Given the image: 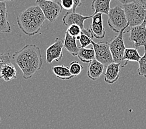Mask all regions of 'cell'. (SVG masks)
<instances>
[{"label": "cell", "mask_w": 146, "mask_h": 129, "mask_svg": "<svg viewBox=\"0 0 146 129\" xmlns=\"http://www.w3.org/2000/svg\"><path fill=\"white\" fill-rule=\"evenodd\" d=\"M13 60L23 73L25 79L31 78L42 67L40 48L35 44H27L13 55Z\"/></svg>", "instance_id": "obj_1"}, {"label": "cell", "mask_w": 146, "mask_h": 129, "mask_svg": "<svg viewBox=\"0 0 146 129\" xmlns=\"http://www.w3.org/2000/svg\"><path fill=\"white\" fill-rule=\"evenodd\" d=\"M76 40H77L76 37L70 36L66 31L64 40V47L74 57L77 55L80 49V47H78L76 44Z\"/></svg>", "instance_id": "obj_15"}, {"label": "cell", "mask_w": 146, "mask_h": 129, "mask_svg": "<svg viewBox=\"0 0 146 129\" xmlns=\"http://www.w3.org/2000/svg\"><path fill=\"white\" fill-rule=\"evenodd\" d=\"M36 4L40 7L46 20L50 22H54L62 11L60 3L50 0H39Z\"/></svg>", "instance_id": "obj_5"}, {"label": "cell", "mask_w": 146, "mask_h": 129, "mask_svg": "<svg viewBox=\"0 0 146 129\" xmlns=\"http://www.w3.org/2000/svg\"><path fill=\"white\" fill-rule=\"evenodd\" d=\"M116 1L119 2L123 5H126V4H129V3H133L134 2V0H116Z\"/></svg>", "instance_id": "obj_29"}, {"label": "cell", "mask_w": 146, "mask_h": 129, "mask_svg": "<svg viewBox=\"0 0 146 129\" xmlns=\"http://www.w3.org/2000/svg\"><path fill=\"white\" fill-rule=\"evenodd\" d=\"M80 43V47L82 48H86L87 47L88 45L92 44V38L89 37L87 35L81 32L80 35V39L78 40Z\"/></svg>", "instance_id": "obj_23"}, {"label": "cell", "mask_w": 146, "mask_h": 129, "mask_svg": "<svg viewBox=\"0 0 146 129\" xmlns=\"http://www.w3.org/2000/svg\"><path fill=\"white\" fill-rule=\"evenodd\" d=\"M5 1H15V0H4Z\"/></svg>", "instance_id": "obj_30"}, {"label": "cell", "mask_w": 146, "mask_h": 129, "mask_svg": "<svg viewBox=\"0 0 146 129\" xmlns=\"http://www.w3.org/2000/svg\"><path fill=\"white\" fill-rule=\"evenodd\" d=\"M145 21L141 25L130 27L129 40L135 48L146 46V27Z\"/></svg>", "instance_id": "obj_10"}, {"label": "cell", "mask_w": 146, "mask_h": 129, "mask_svg": "<svg viewBox=\"0 0 146 129\" xmlns=\"http://www.w3.org/2000/svg\"><path fill=\"white\" fill-rule=\"evenodd\" d=\"M92 45L95 51V59L105 66L114 62L111 53L110 43L107 42H95L92 40Z\"/></svg>", "instance_id": "obj_7"}, {"label": "cell", "mask_w": 146, "mask_h": 129, "mask_svg": "<svg viewBox=\"0 0 146 129\" xmlns=\"http://www.w3.org/2000/svg\"><path fill=\"white\" fill-rule=\"evenodd\" d=\"M59 3L62 9L65 10H71L74 8V3L73 0H60Z\"/></svg>", "instance_id": "obj_26"}, {"label": "cell", "mask_w": 146, "mask_h": 129, "mask_svg": "<svg viewBox=\"0 0 146 129\" xmlns=\"http://www.w3.org/2000/svg\"><path fill=\"white\" fill-rule=\"evenodd\" d=\"M1 78L6 82L17 78V70L11 62L7 63L3 66L1 70Z\"/></svg>", "instance_id": "obj_16"}, {"label": "cell", "mask_w": 146, "mask_h": 129, "mask_svg": "<svg viewBox=\"0 0 146 129\" xmlns=\"http://www.w3.org/2000/svg\"><path fill=\"white\" fill-rule=\"evenodd\" d=\"M50 1H57V0H50Z\"/></svg>", "instance_id": "obj_31"}, {"label": "cell", "mask_w": 146, "mask_h": 129, "mask_svg": "<svg viewBox=\"0 0 146 129\" xmlns=\"http://www.w3.org/2000/svg\"><path fill=\"white\" fill-rule=\"evenodd\" d=\"M0 124H1V118H0Z\"/></svg>", "instance_id": "obj_32"}, {"label": "cell", "mask_w": 146, "mask_h": 129, "mask_svg": "<svg viewBox=\"0 0 146 129\" xmlns=\"http://www.w3.org/2000/svg\"><path fill=\"white\" fill-rule=\"evenodd\" d=\"M103 14L97 13L93 15L90 30L93 37L98 39H103L105 37L106 31L103 24Z\"/></svg>", "instance_id": "obj_11"}, {"label": "cell", "mask_w": 146, "mask_h": 129, "mask_svg": "<svg viewBox=\"0 0 146 129\" xmlns=\"http://www.w3.org/2000/svg\"><path fill=\"white\" fill-rule=\"evenodd\" d=\"M67 32L72 36L76 37L80 36L82 32V29L80 27L76 24H72V25L68 26Z\"/></svg>", "instance_id": "obj_24"}, {"label": "cell", "mask_w": 146, "mask_h": 129, "mask_svg": "<svg viewBox=\"0 0 146 129\" xmlns=\"http://www.w3.org/2000/svg\"><path fill=\"white\" fill-rule=\"evenodd\" d=\"M111 1V0H93L92 3V9L94 11L93 15L99 13L108 15Z\"/></svg>", "instance_id": "obj_17"}, {"label": "cell", "mask_w": 146, "mask_h": 129, "mask_svg": "<svg viewBox=\"0 0 146 129\" xmlns=\"http://www.w3.org/2000/svg\"><path fill=\"white\" fill-rule=\"evenodd\" d=\"M125 28L121 30L115 38L110 43V47L114 62L120 64L121 66L123 62V55L126 49L124 40V34L126 32Z\"/></svg>", "instance_id": "obj_6"}, {"label": "cell", "mask_w": 146, "mask_h": 129, "mask_svg": "<svg viewBox=\"0 0 146 129\" xmlns=\"http://www.w3.org/2000/svg\"><path fill=\"white\" fill-rule=\"evenodd\" d=\"M123 8L129 27L141 25L146 20V9L135 2L123 5Z\"/></svg>", "instance_id": "obj_3"}, {"label": "cell", "mask_w": 146, "mask_h": 129, "mask_svg": "<svg viewBox=\"0 0 146 129\" xmlns=\"http://www.w3.org/2000/svg\"><path fill=\"white\" fill-rule=\"evenodd\" d=\"M83 68V66L77 61H73L70 64L69 70L72 75L74 76H78L81 73Z\"/></svg>", "instance_id": "obj_22"}, {"label": "cell", "mask_w": 146, "mask_h": 129, "mask_svg": "<svg viewBox=\"0 0 146 129\" xmlns=\"http://www.w3.org/2000/svg\"><path fill=\"white\" fill-rule=\"evenodd\" d=\"M139 63L138 75L146 78V46L144 47V54L141 57Z\"/></svg>", "instance_id": "obj_21"}, {"label": "cell", "mask_w": 146, "mask_h": 129, "mask_svg": "<svg viewBox=\"0 0 146 129\" xmlns=\"http://www.w3.org/2000/svg\"><path fill=\"white\" fill-rule=\"evenodd\" d=\"M9 62H11V55L9 53L0 54V79H1V70L3 66Z\"/></svg>", "instance_id": "obj_25"}, {"label": "cell", "mask_w": 146, "mask_h": 129, "mask_svg": "<svg viewBox=\"0 0 146 129\" xmlns=\"http://www.w3.org/2000/svg\"><path fill=\"white\" fill-rule=\"evenodd\" d=\"M64 40L59 37H57L54 43L48 47L46 50V62L50 64L55 61L58 62L63 58Z\"/></svg>", "instance_id": "obj_9"}, {"label": "cell", "mask_w": 146, "mask_h": 129, "mask_svg": "<svg viewBox=\"0 0 146 129\" xmlns=\"http://www.w3.org/2000/svg\"><path fill=\"white\" fill-rule=\"evenodd\" d=\"M92 17L93 15L84 16L75 12H68L62 17V22H63L64 25L66 26H69L72 24H76V25L79 26L82 29V32L93 38L90 30L85 29L84 27V22L85 21L92 19Z\"/></svg>", "instance_id": "obj_8"}, {"label": "cell", "mask_w": 146, "mask_h": 129, "mask_svg": "<svg viewBox=\"0 0 146 129\" xmlns=\"http://www.w3.org/2000/svg\"><path fill=\"white\" fill-rule=\"evenodd\" d=\"M39 1V0H36V1Z\"/></svg>", "instance_id": "obj_34"}, {"label": "cell", "mask_w": 146, "mask_h": 129, "mask_svg": "<svg viewBox=\"0 0 146 129\" xmlns=\"http://www.w3.org/2000/svg\"><path fill=\"white\" fill-rule=\"evenodd\" d=\"M8 13L5 1H0V33H9L11 27L8 19Z\"/></svg>", "instance_id": "obj_14"}, {"label": "cell", "mask_w": 146, "mask_h": 129, "mask_svg": "<svg viewBox=\"0 0 146 129\" xmlns=\"http://www.w3.org/2000/svg\"><path fill=\"white\" fill-rule=\"evenodd\" d=\"M120 64L113 62L106 66V71L104 74V81L108 84L113 85L119 78Z\"/></svg>", "instance_id": "obj_12"}, {"label": "cell", "mask_w": 146, "mask_h": 129, "mask_svg": "<svg viewBox=\"0 0 146 129\" xmlns=\"http://www.w3.org/2000/svg\"><path fill=\"white\" fill-rule=\"evenodd\" d=\"M105 67V65L95 59L89 63L87 69L88 77L93 81L98 79L103 73Z\"/></svg>", "instance_id": "obj_13"}, {"label": "cell", "mask_w": 146, "mask_h": 129, "mask_svg": "<svg viewBox=\"0 0 146 129\" xmlns=\"http://www.w3.org/2000/svg\"><path fill=\"white\" fill-rule=\"evenodd\" d=\"M145 27H146V20H145Z\"/></svg>", "instance_id": "obj_33"}, {"label": "cell", "mask_w": 146, "mask_h": 129, "mask_svg": "<svg viewBox=\"0 0 146 129\" xmlns=\"http://www.w3.org/2000/svg\"><path fill=\"white\" fill-rule=\"evenodd\" d=\"M108 24L114 32L119 33L121 30L129 27L127 20L123 7L116 6L110 8L108 13Z\"/></svg>", "instance_id": "obj_4"}, {"label": "cell", "mask_w": 146, "mask_h": 129, "mask_svg": "<svg viewBox=\"0 0 146 129\" xmlns=\"http://www.w3.org/2000/svg\"><path fill=\"white\" fill-rule=\"evenodd\" d=\"M141 57L139 54L137 49L135 48H126L124 50L123 55V62L121 65V67H124L128 64L129 62H135L139 61Z\"/></svg>", "instance_id": "obj_18"}, {"label": "cell", "mask_w": 146, "mask_h": 129, "mask_svg": "<svg viewBox=\"0 0 146 129\" xmlns=\"http://www.w3.org/2000/svg\"><path fill=\"white\" fill-rule=\"evenodd\" d=\"M46 20L41 9L37 5L27 8L16 18L19 28L29 36L39 34Z\"/></svg>", "instance_id": "obj_2"}, {"label": "cell", "mask_w": 146, "mask_h": 129, "mask_svg": "<svg viewBox=\"0 0 146 129\" xmlns=\"http://www.w3.org/2000/svg\"><path fill=\"white\" fill-rule=\"evenodd\" d=\"M76 56L80 60L85 64H89L95 59V54L93 48L80 47Z\"/></svg>", "instance_id": "obj_19"}, {"label": "cell", "mask_w": 146, "mask_h": 129, "mask_svg": "<svg viewBox=\"0 0 146 129\" xmlns=\"http://www.w3.org/2000/svg\"><path fill=\"white\" fill-rule=\"evenodd\" d=\"M134 2L146 9V0H134Z\"/></svg>", "instance_id": "obj_28"}, {"label": "cell", "mask_w": 146, "mask_h": 129, "mask_svg": "<svg viewBox=\"0 0 146 129\" xmlns=\"http://www.w3.org/2000/svg\"><path fill=\"white\" fill-rule=\"evenodd\" d=\"M74 3V8H73L72 11L73 12H75L76 8L79 7L80 6L82 5V0H73Z\"/></svg>", "instance_id": "obj_27"}, {"label": "cell", "mask_w": 146, "mask_h": 129, "mask_svg": "<svg viewBox=\"0 0 146 129\" xmlns=\"http://www.w3.org/2000/svg\"><path fill=\"white\" fill-rule=\"evenodd\" d=\"M54 75L57 78L62 80H69L74 78L75 76L71 74L69 68L64 65H57L52 68Z\"/></svg>", "instance_id": "obj_20"}]
</instances>
